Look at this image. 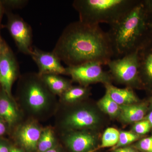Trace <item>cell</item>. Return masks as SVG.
<instances>
[{"mask_svg": "<svg viewBox=\"0 0 152 152\" xmlns=\"http://www.w3.org/2000/svg\"><path fill=\"white\" fill-rule=\"evenodd\" d=\"M137 147L144 152H152V136L142 139L138 143Z\"/></svg>", "mask_w": 152, "mask_h": 152, "instance_id": "25", "label": "cell"}, {"mask_svg": "<svg viewBox=\"0 0 152 152\" xmlns=\"http://www.w3.org/2000/svg\"><path fill=\"white\" fill-rule=\"evenodd\" d=\"M98 105L102 111L110 116H116L120 114V106L113 100L107 91L104 96L98 102Z\"/></svg>", "mask_w": 152, "mask_h": 152, "instance_id": "20", "label": "cell"}, {"mask_svg": "<svg viewBox=\"0 0 152 152\" xmlns=\"http://www.w3.org/2000/svg\"><path fill=\"white\" fill-rule=\"evenodd\" d=\"M107 32L114 56L123 57L139 51L152 39V17L144 9L142 0Z\"/></svg>", "mask_w": 152, "mask_h": 152, "instance_id": "2", "label": "cell"}, {"mask_svg": "<svg viewBox=\"0 0 152 152\" xmlns=\"http://www.w3.org/2000/svg\"><path fill=\"white\" fill-rule=\"evenodd\" d=\"M45 83L54 95L61 96L69 88L71 82L69 80L56 74H47L41 75Z\"/></svg>", "mask_w": 152, "mask_h": 152, "instance_id": "16", "label": "cell"}, {"mask_svg": "<svg viewBox=\"0 0 152 152\" xmlns=\"http://www.w3.org/2000/svg\"><path fill=\"white\" fill-rule=\"evenodd\" d=\"M6 27L17 48L24 54L30 55L32 49V31L31 26L18 15L9 12Z\"/></svg>", "mask_w": 152, "mask_h": 152, "instance_id": "7", "label": "cell"}, {"mask_svg": "<svg viewBox=\"0 0 152 152\" xmlns=\"http://www.w3.org/2000/svg\"><path fill=\"white\" fill-rule=\"evenodd\" d=\"M1 53H2V52H1ZM1 53H0V58H1Z\"/></svg>", "mask_w": 152, "mask_h": 152, "instance_id": "36", "label": "cell"}, {"mask_svg": "<svg viewBox=\"0 0 152 152\" xmlns=\"http://www.w3.org/2000/svg\"><path fill=\"white\" fill-rule=\"evenodd\" d=\"M10 152H24L22 149L16 147H11Z\"/></svg>", "mask_w": 152, "mask_h": 152, "instance_id": "31", "label": "cell"}, {"mask_svg": "<svg viewBox=\"0 0 152 152\" xmlns=\"http://www.w3.org/2000/svg\"><path fill=\"white\" fill-rule=\"evenodd\" d=\"M97 117L88 109L75 110L67 114L62 121L64 127L70 129H81L93 127L97 124Z\"/></svg>", "mask_w": 152, "mask_h": 152, "instance_id": "10", "label": "cell"}, {"mask_svg": "<svg viewBox=\"0 0 152 152\" xmlns=\"http://www.w3.org/2000/svg\"><path fill=\"white\" fill-rule=\"evenodd\" d=\"M11 148L7 142L0 140V152H10Z\"/></svg>", "mask_w": 152, "mask_h": 152, "instance_id": "27", "label": "cell"}, {"mask_svg": "<svg viewBox=\"0 0 152 152\" xmlns=\"http://www.w3.org/2000/svg\"><path fill=\"white\" fill-rule=\"evenodd\" d=\"M138 61L142 86L152 89V39L139 51Z\"/></svg>", "mask_w": 152, "mask_h": 152, "instance_id": "12", "label": "cell"}, {"mask_svg": "<svg viewBox=\"0 0 152 152\" xmlns=\"http://www.w3.org/2000/svg\"><path fill=\"white\" fill-rule=\"evenodd\" d=\"M7 45V44L4 42L2 39L1 38H0V53L2 52Z\"/></svg>", "mask_w": 152, "mask_h": 152, "instance_id": "30", "label": "cell"}, {"mask_svg": "<svg viewBox=\"0 0 152 152\" xmlns=\"http://www.w3.org/2000/svg\"><path fill=\"white\" fill-rule=\"evenodd\" d=\"M107 65L112 78L128 87L142 86L139 70L138 51L133 52L117 59H112Z\"/></svg>", "mask_w": 152, "mask_h": 152, "instance_id": "5", "label": "cell"}, {"mask_svg": "<svg viewBox=\"0 0 152 152\" xmlns=\"http://www.w3.org/2000/svg\"><path fill=\"white\" fill-rule=\"evenodd\" d=\"M42 130L37 125L29 123L21 126L17 132V138L20 145L27 152L37 151L38 143Z\"/></svg>", "mask_w": 152, "mask_h": 152, "instance_id": "11", "label": "cell"}, {"mask_svg": "<svg viewBox=\"0 0 152 152\" xmlns=\"http://www.w3.org/2000/svg\"><path fill=\"white\" fill-rule=\"evenodd\" d=\"M5 122L0 118V136L4 134L7 131Z\"/></svg>", "mask_w": 152, "mask_h": 152, "instance_id": "28", "label": "cell"}, {"mask_svg": "<svg viewBox=\"0 0 152 152\" xmlns=\"http://www.w3.org/2000/svg\"><path fill=\"white\" fill-rule=\"evenodd\" d=\"M105 86L111 98L119 106L133 104L139 102L138 98L132 88L128 87L119 88L111 84L105 85Z\"/></svg>", "mask_w": 152, "mask_h": 152, "instance_id": "15", "label": "cell"}, {"mask_svg": "<svg viewBox=\"0 0 152 152\" xmlns=\"http://www.w3.org/2000/svg\"><path fill=\"white\" fill-rule=\"evenodd\" d=\"M3 12H4V7L0 1V23H1V20Z\"/></svg>", "mask_w": 152, "mask_h": 152, "instance_id": "34", "label": "cell"}, {"mask_svg": "<svg viewBox=\"0 0 152 152\" xmlns=\"http://www.w3.org/2000/svg\"><path fill=\"white\" fill-rule=\"evenodd\" d=\"M140 0H75L74 8L80 21L90 24L107 23L111 26L119 21Z\"/></svg>", "mask_w": 152, "mask_h": 152, "instance_id": "3", "label": "cell"}, {"mask_svg": "<svg viewBox=\"0 0 152 152\" xmlns=\"http://www.w3.org/2000/svg\"><path fill=\"white\" fill-rule=\"evenodd\" d=\"M138 134L132 132H122L120 133L118 141L113 150L116 149L132 143L138 139Z\"/></svg>", "mask_w": 152, "mask_h": 152, "instance_id": "22", "label": "cell"}, {"mask_svg": "<svg viewBox=\"0 0 152 152\" xmlns=\"http://www.w3.org/2000/svg\"><path fill=\"white\" fill-rule=\"evenodd\" d=\"M89 90L86 86L71 87L61 96L62 101L66 103H73L86 97Z\"/></svg>", "mask_w": 152, "mask_h": 152, "instance_id": "18", "label": "cell"}, {"mask_svg": "<svg viewBox=\"0 0 152 152\" xmlns=\"http://www.w3.org/2000/svg\"><path fill=\"white\" fill-rule=\"evenodd\" d=\"M0 118L9 126L15 124L20 118L18 110L12 97L2 89L0 91Z\"/></svg>", "mask_w": 152, "mask_h": 152, "instance_id": "14", "label": "cell"}, {"mask_svg": "<svg viewBox=\"0 0 152 152\" xmlns=\"http://www.w3.org/2000/svg\"><path fill=\"white\" fill-rule=\"evenodd\" d=\"M66 145L72 152H87L94 146V137L89 133L76 132L66 138Z\"/></svg>", "mask_w": 152, "mask_h": 152, "instance_id": "13", "label": "cell"}, {"mask_svg": "<svg viewBox=\"0 0 152 152\" xmlns=\"http://www.w3.org/2000/svg\"><path fill=\"white\" fill-rule=\"evenodd\" d=\"M3 7L6 6L13 9L23 8L28 2L27 0H5L1 1Z\"/></svg>", "mask_w": 152, "mask_h": 152, "instance_id": "24", "label": "cell"}, {"mask_svg": "<svg viewBox=\"0 0 152 152\" xmlns=\"http://www.w3.org/2000/svg\"><path fill=\"white\" fill-rule=\"evenodd\" d=\"M113 152H136L133 149L130 148H120L114 150Z\"/></svg>", "mask_w": 152, "mask_h": 152, "instance_id": "29", "label": "cell"}, {"mask_svg": "<svg viewBox=\"0 0 152 152\" xmlns=\"http://www.w3.org/2000/svg\"><path fill=\"white\" fill-rule=\"evenodd\" d=\"M56 138L54 133L51 128H46L42 131L38 143V152H44L56 147Z\"/></svg>", "mask_w": 152, "mask_h": 152, "instance_id": "19", "label": "cell"}, {"mask_svg": "<svg viewBox=\"0 0 152 152\" xmlns=\"http://www.w3.org/2000/svg\"><path fill=\"white\" fill-rule=\"evenodd\" d=\"M19 65L13 53L7 45L1 53L0 84L2 89L12 97L13 84L19 74Z\"/></svg>", "mask_w": 152, "mask_h": 152, "instance_id": "8", "label": "cell"}, {"mask_svg": "<svg viewBox=\"0 0 152 152\" xmlns=\"http://www.w3.org/2000/svg\"><path fill=\"white\" fill-rule=\"evenodd\" d=\"M151 124L148 120L141 121L136 123L133 127L134 132L137 134L144 135L151 130Z\"/></svg>", "mask_w": 152, "mask_h": 152, "instance_id": "23", "label": "cell"}, {"mask_svg": "<svg viewBox=\"0 0 152 152\" xmlns=\"http://www.w3.org/2000/svg\"><path fill=\"white\" fill-rule=\"evenodd\" d=\"M0 86H1V84H0Z\"/></svg>", "mask_w": 152, "mask_h": 152, "instance_id": "38", "label": "cell"}, {"mask_svg": "<svg viewBox=\"0 0 152 152\" xmlns=\"http://www.w3.org/2000/svg\"><path fill=\"white\" fill-rule=\"evenodd\" d=\"M120 132L114 128H109L105 131L102 138L101 145L99 149L114 147L118 141Z\"/></svg>", "mask_w": 152, "mask_h": 152, "instance_id": "21", "label": "cell"}, {"mask_svg": "<svg viewBox=\"0 0 152 152\" xmlns=\"http://www.w3.org/2000/svg\"><path fill=\"white\" fill-rule=\"evenodd\" d=\"M142 2L147 13L152 17V0H142Z\"/></svg>", "mask_w": 152, "mask_h": 152, "instance_id": "26", "label": "cell"}, {"mask_svg": "<svg viewBox=\"0 0 152 152\" xmlns=\"http://www.w3.org/2000/svg\"><path fill=\"white\" fill-rule=\"evenodd\" d=\"M66 75L71 76L73 81L81 86L101 83L105 85L110 84L111 81L110 74L104 70L102 65L96 62H90L80 65L66 68Z\"/></svg>", "mask_w": 152, "mask_h": 152, "instance_id": "6", "label": "cell"}, {"mask_svg": "<svg viewBox=\"0 0 152 152\" xmlns=\"http://www.w3.org/2000/svg\"><path fill=\"white\" fill-rule=\"evenodd\" d=\"M150 103H151V108L152 109V97L151 99V101H150Z\"/></svg>", "mask_w": 152, "mask_h": 152, "instance_id": "35", "label": "cell"}, {"mask_svg": "<svg viewBox=\"0 0 152 152\" xmlns=\"http://www.w3.org/2000/svg\"><path fill=\"white\" fill-rule=\"evenodd\" d=\"M30 56L39 69L40 75L47 74L66 75V68L61 60L53 53L42 50L37 47H33Z\"/></svg>", "mask_w": 152, "mask_h": 152, "instance_id": "9", "label": "cell"}, {"mask_svg": "<svg viewBox=\"0 0 152 152\" xmlns=\"http://www.w3.org/2000/svg\"><path fill=\"white\" fill-rule=\"evenodd\" d=\"M146 110L144 104L120 106V116L125 122L137 123L143 119Z\"/></svg>", "mask_w": 152, "mask_h": 152, "instance_id": "17", "label": "cell"}, {"mask_svg": "<svg viewBox=\"0 0 152 152\" xmlns=\"http://www.w3.org/2000/svg\"><path fill=\"white\" fill-rule=\"evenodd\" d=\"M19 97L25 108L34 115H40L49 108L54 95L51 92L41 76L36 73H26L19 79Z\"/></svg>", "mask_w": 152, "mask_h": 152, "instance_id": "4", "label": "cell"}, {"mask_svg": "<svg viewBox=\"0 0 152 152\" xmlns=\"http://www.w3.org/2000/svg\"><path fill=\"white\" fill-rule=\"evenodd\" d=\"M44 152H61V150L58 147L56 146L51 149L49 150L48 151Z\"/></svg>", "mask_w": 152, "mask_h": 152, "instance_id": "33", "label": "cell"}, {"mask_svg": "<svg viewBox=\"0 0 152 152\" xmlns=\"http://www.w3.org/2000/svg\"><path fill=\"white\" fill-rule=\"evenodd\" d=\"M52 52L67 66L90 62L107 65L114 56L107 32L80 20L66 26Z\"/></svg>", "mask_w": 152, "mask_h": 152, "instance_id": "1", "label": "cell"}, {"mask_svg": "<svg viewBox=\"0 0 152 152\" xmlns=\"http://www.w3.org/2000/svg\"><path fill=\"white\" fill-rule=\"evenodd\" d=\"M147 120L149 122L152 130V111L148 115V117H147Z\"/></svg>", "mask_w": 152, "mask_h": 152, "instance_id": "32", "label": "cell"}, {"mask_svg": "<svg viewBox=\"0 0 152 152\" xmlns=\"http://www.w3.org/2000/svg\"><path fill=\"white\" fill-rule=\"evenodd\" d=\"M0 38H1V37H0Z\"/></svg>", "mask_w": 152, "mask_h": 152, "instance_id": "37", "label": "cell"}]
</instances>
